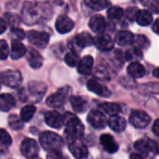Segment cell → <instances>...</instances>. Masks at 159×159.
I'll use <instances>...</instances> for the list:
<instances>
[{
	"instance_id": "6da1fadb",
	"label": "cell",
	"mask_w": 159,
	"mask_h": 159,
	"mask_svg": "<svg viewBox=\"0 0 159 159\" xmlns=\"http://www.w3.org/2000/svg\"><path fill=\"white\" fill-rule=\"evenodd\" d=\"M21 20L28 25L34 24L48 17V7L42 3L25 2L21 8Z\"/></svg>"
},
{
	"instance_id": "7a4b0ae2",
	"label": "cell",
	"mask_w": 159,
	"mask_h": 159,
	"mask_svg": "<svg viewBox=\"0 0 159 159\" xmlns=\"http://www.w3.org/2000/svg\"><path fill=\"white\" fill-rule=\"evenodd\" d=\"M64 123H65V130H64L65 140L69 143L79 141V139L83 136L85 130L81 121L74 114L67 113L64 116Z\"/></svg>"
},
{
	"instance_id": "3957f363",
	"label": "cell",
	"mask_w": 159,
	"mask_h": 159,
	"mask_svg": "<svg viewBox=\"0 0 159 159\" xmlns=\"http://www.w3.org/2000/svg\"><path fill=\"white\" fill-rule=\"evenodd\" d=\"M39 142L41 146L48 152L52 150H61V148L63 146L62 138L57 133L51 131L42 132L39 136Z\"/></svg>"
},
{
	"instance_id": "277c9868",
	"label": "cell",
	"mask_w": 159,
	"mask_h": 159,
	"mask_svg": "<svg viewBox=\"0 0 159 159\" xmlns=\"http://www.w3.org/2000/svg\"><path fill=\"white\" fill-rule=\"evenodd\" d=\"M70 87L68 86H64L60 88L56 93L52 94L51 96H49L46 101L47 105L50 108H59L61 107L67 100V98L69 97L70 95Z\"/></svg>"
},
{
	"instance_id": "5b68a950",
	"label": "cell",
	"mask_w": 159,
	"mask_h": 159,
	"mask_svg": "<svg viewBox=\"0 0 159 159\" xmlns=\"http://www.w3.org/2000/svg\"><path fill=\"white\" fill-rule=\"evenodd\" d=\"M0 82L8 87L17 88L20 85L22 82V77L20 71L7 69L0 73Z\"/></svg>"
},
{
	"instance_id": "8992f818",
	"label": "cell",
	"mask_w": 159,
	"mask_h": 159,
	"mask_svg": "<svg viewBox=\"0 0 159 159\" xmlns=\"http://www.w3.org/2000/svg\"><path fill=\"white\" fill-rule=\"evenodd\" d=\"M47 90V86L42 82H31L27 87V95H25L22 98L26 100L28 97H32L34 101H39L43 96L45 95Z\"/></svg>"
},
{
	"instance_id": "52a82bcc",
	"label": "cell",
	"mask_w": 159,
	"mask_h": 159,
	"mask_svg": "<svg viewBox=\"0 0 159 159\" xmlns=\"http://www.w3.org/2000/svg\"><path fill=\"white\" fill-rule=\"evenodd\" d=\"M135 149L143 156L157 155L159 152V145L152 140H140L134 144Z\"/></svg>"
},
{
	"instance_id": "ba28073f",
	"label": "cell",
	"mask_w": 159,
	"mask_h": 159,
	"mask_svg": "<svg viewBox=\"0 0 159 159\" xmlns=\"http://www.w3.org/2000/svg\"><path fill=\"white\" fill-rule=\"evenodd\" d=\"M28 39L29 42L36 48L44 49L49 41V35L46 32L32 30L28 33Z\"/></svg>"
},
{
	"instance_id": "9c48e42d",
	"label": "cell",
	"mask_w": 159,
	"mask_h": 159,
	"mask_svg": "<svg viewBox=\"0 0 159 159\" xmlns=\"http://www.w3.org/2000/svg\"><path fill=\"white\" fill-rule=\"evenodd\" d=\"M129 122L136 128H144L150 124L151 118L143 111H133L129 116Z\"/></svg>"
},
{
	"instance_id": "30bf717a",
	"label": "cell",
	"mask_w": 159,
	"mask_h": 159,
	"mask_svg": "<svg viewBox=\"0 0 159 159\" xmlns=\"http://www.w3.org/2000/svg\"><path fill=\"white\" fill-rule=\"evenodd\" d=\"M20 152L26 158H34L37 157L39 147L36 142L33 139H25L20 144Z\"/></svg>"
},
{
	"instance_id": "8fae6325",
	"label": "cell",
	"mask_w": 159,
	"mask_h": 159,
	"mask_svg": "<svg viewBox=\"0 0 159 159\" xmlns=\"http://www.w3.org/2000/svg\"><path fill=\"white\" fill-rule=\"evenodd\" d=\"M88 122L97 129L103 128L107 123L105 115L99 110H93L89 113Z\"/></svg>"
},
{
	"instance_id": "7c38bea8",
	"label": "cell",
	"mask_w": 159,
	"mask_h": 159,
	"mask_svg": "<svg viewBox=\"0 0 159 159\" xmlns=\"http://www.w3.org/2000/svg\"><path fill=\"white\" fill-rule=\"evenodd\" d=\"M45 121L47 125L52 128H61L64 124V116L56 111L48 112L45 115Z\"/></svg>"
},
{
	"instance_id": "4fadbf2b",
	"label": "cell",
	"mask_w": 159,
	"mask_h": 159,
	"mask_svg": "<svg viewBox=\"0 0 159 159\" xmlns=\"http://www.w3.org/2000/svg\"><path fill=\"white\" fill-rule=\"evenodd\" d=\"M93 44L96 46L97 49L108 52L114 48V40L113 38L108 35H100L95 37H93Z\"/></svg>"
},
{
	"instance_id": "5bb4252c",
	"label": "cell",
	"mask_w": 159,
	"mask_h": 159,
	"mask_svg": "<svg viewBox=\"0 0 159 159\" xmlns=\"http://www.w3.org/2000/svg\"><path fill=\"white\" fill-rule=\"evenodd\" d=\"M87 87L90 92L96 94L97 96L102 97H110V95H111L108 88L106 86H104L103 84L100 83L96 80H89L88 82Z\"/></svg>"
},
{
	"instance_id": "9a60e30c",
	"label": "cell",
	"mask_w": 159,
	"mask_h": 159,
	"mask_svg": "<svg viewBox=\"0 0 159 159\" xmlns=\"http://www.w3.org/2000/svg\"><path fill=\"white\" fill-rule=\"evenodd\" d=\"M57 31L61 34H66L74 28V22L66 15L60 16L55 23Z\"/></svg>"
},
{
	"instance_id": "2e32d148",
	"label": "cell",
	"mask_w": 159,
	"mask_h": 159,
	"mask_svg": "<svg viewBox=\"0 0 159 159\" xmlns=\"http://www.w3.org/2000/svg\"><path fill=\"white\" fill-rule=\"evenodd\" d=\"M69 151L76 159L85 158L89 154V150L87 146L79 142L78 141L69 143Z\"/></svg>"
},
{
	"instance_id": "e0dca14e",
	"label": "cell",
	"mask_w": 159,
	"mask_h": 159,
	"mask_svg": "<svg viewBox=\"0 0 159 159\" xmlns=\"http://www.w3.org/2000/svg\"><path fill=\"white\" fill-rule=\"evenodd\" d=\"M26 57L29 65L33 68H39L43 65V57L42 55L34 48H29V50L26 52Z\"/></svg>"
},
{
	"instance_id": "ac0fdd59",
	"label": "cell",
	"mask_w": 159,
	"mask_h": 159,
	"mask_svg": "<svg viewBox=\"0 0 159 159\" xmlns=\"http://www.w3.org/2000/svg\"><path fill=\"white\" fill-rule=\"evenodd\" d=\"M93 68V58L90 55H86L79 60L77 64V71L83 75H89Z\"/></svg>"
},
{
	"instance_id": "d6986e66",
	"label": "cell",
	"mask_w": 159,
	"mask_h": 159,
	"mask_svg": "<svg viewBox=\"0 0 159 159\" xmlns=\"http://www.w3.org/2000/svg\"><path fill=\"white\" fill-rule=\"evenodd\" d=\"M89 28L97 33V34H101L102 33L105 28H106V22H105V20L102 16L101 15H95L93 16L90 20H89Z\"/></svg>"
},
{
	"instance_id": "ffe728a7",
	"label": "cell",
	"mask_w": 159,
	"mask_h": 159,
	"mask_svg": "<svg viewBox=\"0 0 159 159\" xmlns=\"http://www.w3.org/2000/svg\"><path fill=\"white\" fill-rule=\"evenodd\" d=\"M134 36L131 32L129 31H119L116 35V42L120 45V46H128V45H131L134 42Z\"/></svg>"
},
{
	"instance_id": "44dd1931",
	"label": "cell",
	"mask_w": 159,
	"mask_h": 159,
	"mask_svg": "<svg viewBox=\"0 0 159 159\" xmlns=\"http://www.w3.org/2000/svg\"><path fill=\"white\" fill-rule=\"evenodd\" d=\"M74 45L75 47H78L79 49H83L85 47L90 46L93 44V37L87 32H83L78 34L73 40Z\"/></svg>"
},
{
	"instance_id": "7402d4cb",
	"label": "cell",
	"mask_w": 159,
	"mask_h": 159,
	"mask_svg": "<svg viewBox=\"0 0 159 159\" xmlns=\"http://www.w3.org/2000/svg\"><path fill=\"white\" fill-rule=\"evenodd\" d=\"M100 141H101V143H102V145L103 146L104 150L107 151L108 153L114 154V153L117 152V150H118V145H117V143L115 142L114 138H113L111 135H109V134H103V135L101 137Z\"/></svg>"
},
{
	"instance_id": "603a6c76",
	"label": "cell",
	"mask_w": 159,
	"mask_h": 159,
	"mask_svg": "<svg viewBox=\"0 0 159 159\" xmlns=\"http://www.w3.org/2000/svg\"><path fill=\"white\" fill-rule=\"evenodd\" d=\"M108 126L112 130L116 132H122L123 130H125L127 127V122L123 117L118 115H114L111 116V118L109 119Z\"/></svg>"
},
{
	"instance_id": "cb8c5ba5",
	"label": "cell",
	"mask_w": 159,
	"mask_h": 159,
	"mask_svg": "<svg viewBox=\"0 0 159 159\" xmlns=\"http://www.w3.org/2000/svg\"><path fill=\"white\" fill-rule=\"evenodd\" d=\"M26 48L25 46L20 41V40H14L12 41V45H11V58L12 59H20V57H22L23 55L26 54Z\"/></svg>"
},
{
	"instance_id": "d4e9b609",
	"label": "cell",
	"mask_w": 159,
	"mask_h": 159,
	"mask_svg": "<svg viewBox=\"0 0 159 159\" xmlns=\"http://www.w3.org/2000/svg\"><path fill=\"white\" fill-rule=\"evenodd\" d=\"M128 74L132 78H142L145 74V68L139 62H131L128 67Z\"/></svg>"
},
{
	"instance_id": "484cf974",
	"label": "cell",
	"mask_w": 159,
	"mask_h": 159,
	"mask_svg": "<svg viewBox=\"0 0 159 159\" xmlns=\"http://www.w3.org/2000/svg\"><path fill=\"white\" fill-rule=\"evenodd\" d=\"M135 20L137 22L142 25V26H147L153 22V16L151 11L147 9H142V10H137Z\"/></svg>"
},
{
	"instance_id": "4316f807",
	"label": "cell",
	"mask_w": 159,
	"mask_h": 159,
	"mask_svg": "<svg viewBox=\"0 0 159 159\" xmlns=\"http://www.w3.org/2000/svg\"><path fill=\"white\" fill-rule=\"evenodd\" d=\"M70 102H71L73 110L75 112L82 113V112L87 111L88 103L83 97H71Z\"/></svg>"
},
{
	"instance_id": "83f0119b",
	"label": "cell",
	"mask_w": 159,
	"mask_h": 159,
	"mask_svg": "<svg viewBox=\"0 0 159 159\" xmlns=\"http://www.w3.org/2000/svg\"><path fill=\"white\" fill-rule=\"evenodd\" d=\"M15 106V99L9 94L0 95V111L8 112Z\"/></svg>"
},
{
	"instance_id": "f1b7e54d",
	"label": "cell",
	"mask_w": 159,
	"mask_h": 159,
	"mask_svg": "<svg viewBox=\"0 0 159 159\" xmlns=\"http://www.w3.org/2000/svg\"><path fill=\"white\" fill-rule=\"evenodd\" d=\"M85 5L92 10H102L108 7L111 3L110 0H84Z\"/></svg>"
},
{
	"instance_id": "f546056e",
	"label": "cell",
	"mask_w": 159,
	"mask_h": 159,
	"mask_svg": "<svg viewBox=\"0 0 159 159\" xmlns=\"http://www.w3.org/2000/svg\"><path fill=\"white\" fill-rule=\"evenodd\" d=\"M100 109L107 113L110 116L117 115L120 112V106L116 103H110V102H103L100 104Z\"/></svg>"
},
{
	"instance_id": "4dcf8cb0",
	"label": "cell",
	"mask_w": 159,
	"mask_h": 159,
	"mask_svg": "<svg viewBox=\"0 0 159 159\" xmlns=\"http://www.w3.org/2000/svg\"><path fill=\"white\" fill-rule=\"evenodd\" d=\"M36 112V108L34 106V105H27V106H24L21 110H20V119L26 123V122H29L33 116L34 115Z\"/></svg>"
},
{
	"instance_id": "1f68e13d",
	"label": "cell",
	"mask_w": 159,
	"mask_h": 159,
	"mask_svg": "<svg viewBox=\"0 0 159 159\" xmlns=\"http://www.w3.org/2000/svg\"><path fill=\"white\" fill-rule=\"evenodd\" d=\"M8 126L11 129L19 130L23 127V121L20 117H18L15 114H11L8 116Z\"/></svg>"
},
{
	"instance_id": "d6a6232c",
	"label": "cell",
	"mask_w": 159,
	"mask_h": 159,
	"mask_svg": "<svg viewBox=\"0 0 159 159\" xmlns=\"http://www.w3.org/2000/svg\"><path fill=\"white\" fill-rule=\"evenodd\" d=\"M107 15H108V17H109L111 20L116 21V20H120V19L123 17L124 11H123V9H122L120 7H117V6H116V7H111L108 9V11H107Z\"/></svg>"
},
{
	"instance_id": "836d02e7",
	"label": "cell",
	"mask_w": 159,
	"mask_h": 159,
	"mask_svg": "<svg viewBox=\"0 0 159 159\" xmlns=\"http://www.w3.org/2000/svg\"><path fill=\"white\" fill-rule=\"evenodd\" d=\"M141 3L149 11L159 14V0H141Z\"/></svg>"
},
{
	"instance_id": "e575fe53",
	"label": "cell",
	"mask_w": 159,
	"mask_h": 159,
	"mask_svg": "<svg viewBox=\"0 0 159 159\" xmlns=\"http://www.w3.org/2000/svg\"><path fill=\"white\" fill-rule=\"evenodd\" d=\"M79 60H80V59H79L78 54H77L75 52H74V51L68 52V53L65 55V57H64V61H65V63H66L69 67H75V66H77Z\"/></svg>"
},
{
	"instance_id": "d590c367",
	"label": "cell",
	"mask_w": 159,
	"mask_h": 159,
	"mask_svg": "<svg viewBox=\"0 0 159 159\" xmlns=\"http://www.w3.org/2000/svg\"><path fill=\"white\" fill-rule=\"evenodd\" d=\"M136 44V47L140 48L141 50L142 49H144V48H147L150 44L148 38L143 35H140V36H137V37L134 38V42Z\"/></svg>"
},
{
	"instance_id": "8d00e7d4",
	"label": "cell",
	"mask_w": 159,
	"mask_h": 159,
	"mask_svg": "<svg viewBox=\"0 0 159 159\" xmlns=\"http://www.w3.org/2000/svg\"><path fill=\"white\" fill-rule=\"evenodd\" d=\"M143 54H142V50L138 47H133L132 49L129 50L126 53V57L127 59H129V60H133L134 58L137 57L138 58H142Z\"/></svg>"
},
{
	"instance_id": "74e56055",
	"label": "cell",
	"mask_w": 159,
	"mask_h": 159,
	"mask_svg": "<svg viewBox=\"0 0 159 159\" xmlns=\"http://www.w3.org/2000/svg\"><path fill=\"white\" fill-rule=\"evenodd\" d=\"M5 21L7 23L11 25L12 28H14V27L18 26V24L20 22V18L18 16H16L15 14L7 13V14H5Z\"/></svg>"
},
{
	"instance_id": "f35d334b",
	"label": "cell",
	"mask_w": 159,
	"mask_h": 159,
	"mask_svg": "<svg viewBox=\"0 0 159 159\" xmlns=\"http://www.w3.org/2000/svg\"><path fill=\"white\" fill-rule=\"evenodd\" d=\"M0 142L6 146H9L12 143L10 135L3 128H0Z\"/></svg>"
},
{
	"instance_id": "ab89813d",
	"label": "cell",
	"mask_w": 159,
	"mask_h": 159,
	"mask_svg": "<svg viewBox=\"0 0 159 159\" xmlns=\"http://www.w3.org/2000/svg\"><path fill=\"white\" fill-rule=\"evenodd\" d=\"M8 46L5 40H0V60L7 59L8 55Z\"/></svg>"
},
{
	"instance_id": "60d3db41",
	"label": "cell",
	"mask_w": 159,
	"mask_h": 159,
	"mask_svg": "<svg viewBox=\"0 0 159 159\" xmlns=\"http://www.w3.org/2000/svg\"><path fill=\"white\" fill-rule=\"evenodd\" d=\"M11 35L14 36V37L16 38V40H20L24 37V32L17 27H14L11 29Z\"/></svg>"
},
{
	"instance_id": "b9f144b4",
	"label": "cell",
	"mask_w": 159,
	"mask_h": 159,
	"mask_svg": "<svg viewBox=\"0 0 159 159\" xmlns=\"http://www.w3.org/2000/svg\"><path fill=\"white\" fill-rule=\"evenodd\" d=\"M47 159H62V155L60 150L48 151V154L47 155Z\"/></svg>"
},
{
	"instance_id": "7bdbcfd3",
	"label": "cell",
	"mask_w": 159,
	"mask_h": 159,
	"mask_svg": "<svg viewBox=\"0 0 159 159\" xmlns=\"http://www.w3.org/2000/svg\"><path fill=\"white\" fill-rule=\"evenodd\" d=\"M153 131L157 136H159V119L155 121L153 125Z\"/></svg>"
},
{
	"instance_id": "ee69618b",
	"label": "cell",
	"mask_w": 159,
	"mask_h": 159,
	"mask_svg": "<svg viewBox=\"0 0 159 159\" xmlns=\"http://www.w3.org/2000/svg\"><path fill=\"white\" fill-rule=\"evenodd\" d=\"M7 28V22L4 19L0 18V34L4 33Z\"/></svg>"
},
{
	"instance_id": "f6af8a7d",
	"label": "cell",
	"mask_w": 159,
	"mask_h": 159,
	"mask_svg": "<svg viewBox=\"0 0 159 159\" xmlns=\"http://www.w3.org/2000/svg\"><path fill=\"white\" fill-rule=\"evenodd\" d=\"M153 30H154L155 33H157V34L159 35V18L154 22V24H153Z\"/></svg>"
},
{
	"instance_id": "bcb514c9",
	"label": "cell",
	"mask_w": 159,
	"mask_h": 159,
	"mask_svg": "<svg viewBox=\"0 0 159 159\" xmlns=\"http://www.w3.org/2000/svg\"><path fill=\"white\" fill-rule=\"evenodd\" d=\"M130 159H144V157H143V155L138 153V154H132L130 156Z\"/></svg>"
},
{
	"instance_id": "7dc6e473",
	"label": "cell",
	"mask_w": 159,
	"mask_h": 159,
	"mask_svg": "<svg viewBox=\"0 0 159 159\" xmlns=\"http://www.w3.org/2000/svg\"><path fill=\"white\" fill-rule=\"evenodd\" d=\"M153 73H154V76H155V77H157V78H158L159 79V67H157V68L154 70Z\"/></svg>"
},
{
	"instance_id": "c3c4849f",
	"label": "cell",
	"mask_w": 159,
	"mask_h": 159,
	"mask_svg": "<svg viewBox=\"0 0 159 159\" xmlns=\"http://www.w3.org/2000/svg\"><path fill=\"white\" fill-rule=\"evenodd\" d=\"M30 159H40V158H37V157H34V158H30Z\"/></svg>"
}]
</instances>
